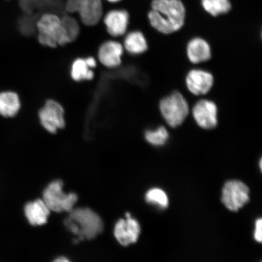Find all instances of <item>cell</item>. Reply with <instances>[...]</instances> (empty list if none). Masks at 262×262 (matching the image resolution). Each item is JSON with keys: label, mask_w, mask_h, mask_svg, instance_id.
Listing matches in <instances>:
<instances>
[{"label": "cell", "mask_w": 262, "mask_h": 262, "mask_svg": "<svg viewBox=\"0 0 262 262\" xmlns=\"http://www.w3.org/2000/svg\"><path fill=\"white\" fill-rule=\"evenodd\" d=\"M104 1L111 3V4H115V3H119L122 1V0H104Z\"/></svg>", "instance_id": "cell-26"}, {"label": "cell", "mask_w": 262, "mask_h": 262, "mask_svg": "<svg viewBox=\"0 0 262 262\" xmlns=\"http://www.w3.org/2000/svg\"><path fill=\"white\" fill-rule=\"evenodd\" d=\"M71 75L74 80L80 81L93 79L94 74L85 58H77L72 65Z\"/></svg>", "instance_id": "cell-18"}, {"label": "cell", "mask_w": 262, "mask_h": 262, "mask_svg": "<svg viewBox=\"0 0 262 262\" xmlns=\"http://www.w3.org/2000/svg\"><path fill=\"white\" fill-rule=\"evenodd\" d=\"M63 183L60 180L49 183L42 194V200L51 211L70 212L78 201V196L74 192H64Z\"/></svg>", "instance_id": "cell-6"}, {"label": "cell", "mask_w": 262, "mask_h": 262, "mask_svg": "<svg viewBox=\"0 0 262 262\" xmlns=\"http://www.w3.org/2000/svg\"><path fill=\"white\" fill-rule=\"evenodd\" d=\"M192 116L196 124L205 129H212L218 123L217 106L214 101L202 99L196 102L192 110Z\"/></svg>", "instance_id": "cell-9"}, {"label": "cell", "mask_w": 262, "mask_h": 262, "mask_svg": "<svg viewBox=\"0 0 262 262\" xmlns=\"http://www.w3.org/2000/svg\"><path fill=\"white\" fill-rule=\"evenodd\" d=\"M145 199L149 204L156 205L161 208H166L169 205L168 195L163 190L160 188L149 189L146 192Z\"/></svg>", "instance_id": "cell-21"}, {"label": "cell", "mask_w": 262, "mask_h": 262, "mask_svg": "<svg viewBox=\"0 0 262 262\" xmlns=\"http://www.w3.org/2000/svg\"><path fill=\"white\" fill-rule=\"evenodd\" d=\"M66 218L65 227L76 236L77 241L91 240L103 230V222L99 215L88 208L73 209Z\"/></svg>", "instance_id": "cell-2"}, {"label": "cell", "mask_w": 262, "mask_h": 262, "mask_svg": "<svg viewBox=\"0 0 262 262\" xmlns=\"http://www.w3.org/2000/svg\"><path fill=\"white\" fill-rule=\"evenodd\" d=\"M129 21V14L125 9H111L103 17L107 32L116 37L125 34Z\"/></svg>", "instance_id": "cell-12"}, {"label": "cell", "mask_w": 262, "mask_h": 262, "mask_svg": "<svg viewBox=\"0 0 262 262\" xmlns=\"http://www.w3.org/2000/svg\"><path fill=\"white\" fill-rule=\"evenodd\" d=\"M186 54L192 63L200 64L211 58V49L205 39L196 37L189 41L186 47Z\"/></svg>", "instance_id": "cell-14"}, {"label": "cell", "mask_w": 262, "mask_h": 262, "mask_svg": "<svg viewBox=\"0 0 262 262\" xmlns=\"http://www.w3.org/2000/svg\"><path fill=\"white\" fill-rule=\"evenodd\" d=\"M51 210L43 200L37 199L25 205V214L29 224L41 226L47 224Z\"/></svg>", "instance_id": "cell-15"}, {"label": "cell", "mask_w": 262, "mask_h": 262, "mask_svg": "<svg viewBox=\"0 0 262 262\" xmlns=\"http://www.w3.org/2000/svg\"><path fill=\"white\" fill-rule=\"evenodd\" d=\"M64 10L68 14H78L82 24L87 26L99 24L104 14L102 0H66Z\"/></svg>", "instance_id": "cell-5"}, {"label": "cell", "mask_w": 262, "mask_h": 262, "mask_svg": "<svg viewBox=\"0 0 262 262\" xmlns=\"http://www.w3.org/2000/svg\"><path fill=\"white\" fill-rule=\"evenodd\" d=\"M148 13L150 25L163 34H171L185 24L186 10L180 0H153Z\"/></svg>", "instance_id": "cell-1"}, {"label": "cell", "mask_w": 262, "mask_h": 262, "mask_svg": "<svg viewBox=\"0 0 262 262\" xmlns=\"http://www.w3.org/2000/svg\"><path fill=\"white\" fill-rule=\"evenodd\" d=\"M261 162H262V160H260V168L261 169V165H261Z\"/></svg>", "instance_id": "cell-27"}, {"label": "cell", "mask_w": 262, "mask_h": 262, "mask_svg": "<svg viewBox=\"0 0 262 262\" xmlns=\"http://www.w3.org/2000/svg\"><path fill=\"white\" fill-rule=\"evenodd\" d=\"M202 6L206 12L213 16L227 14L231 9L229 0H202Z\"/></svg>", "instance_id": "cell-19"}, {"label": "cell", "mask_w": 262, "mask_h": 262, "mask_svg": "<svg viewBox=\"0 0 262 262\" xmlns=\"http://www.w3.org/2000/svg\"><path fill=\"white\" fill-rule=\"evenodd\" d=\"M64 111L57 101L49 100L39 111V118L42 127L51 134L56 133L65 126Z\"/></svg>", "instance_id": "cell-8"}, {"label": "cell", "mask_w": 262, "mask_h": 262, "mask_svg": "<svg viewBox=\"0 0 262 262\" xmlns=\"http://www.w3.org/2000/svg\"><path fill=\"white\" fill-rule=\"evenodd\" d=\"M185 82L190 93L195 96H204L212 89L214 78L209 72L196 69L189 72Z\"/></svg>", "instance_id": "cell-11"}, {"label": "cell", "mask_w": 262, "mask_h": 262, "mask_svg": "<svg viewBox=\"0 0 262 262\" xmlns=\"http://www.w3.org/2000/svg\"><path fill=\"white\" fill-rule=\"evenodd\" d=\"M159 108L163 119L172 127L181 125L189 113L188 101L177 91L164 97L160 101Z\"/></svg>", "instance_id": "cell-4"}, {"label": "cell", "mask_w": 262, "mask_h": 262, "mask_svg": "<svg viewBox=\"0 0 262 262\" xmlns=\"http://www.w3.org/2000/svg\"><path fill=\"white\" fill-rule=\"evenodd\" d=\"M40 44L50 48L63 46L69 42L61 16L52 12H45L36 22Z\"/></svg>", "instance_id": "cell-3"}, {"label": "cell", "mask_w": 262, "mask_h": 262, "mask_svg": "<svg viewBox=\"0 0 262 262\" xmlns=\"http://www.w3.org/2000/svg\"><path fill=\"white\" fill-rule=\"evenodd\" d=\"M62 24L67 33L69 42L76 40L80 33V25L73 14L65 13L61 16Z\"/></svg>", "instance_id": "cell-20"}, {"label": "cell", "mask_w": 262, "mask_h": 262, "mask_svg": "<svg viewBox=\"0 0 262 262\" xmlns=\"http://www.w3.org/2000/svg\"><path fill=\"white\" fill-rule=\"evenodd\" d=\"M262 219L260 218L257 220L255 222V227L254 231V238L255 240L259 243L262 241Z\"/></svg>", "instance_id": "cell-23"}, {"label": "cell", "mask_w": 262, "mask_h": 262, "mask_svg": "<svg viewBox=\"0 0 262 262\" xmlns=\"http://www.w3.org/2000/svg\"><path fill=\"white\" fill-rule=\"evenodd\" d=\"M124 48L131 54L139 55L145 52L148 46L143 33L133 31L129 33L124 39Z\"/></svg>", "instance_id": "cell-17"}, {"label": "cell", "mask_w": 262, "mask_h": 262, "mask_svg": "<svg viewBox=\"0 0 262 262\" xmlns=\"http://www.w3.org/2000/svg\"><path fill=\"white\" fill-rule=\"evenodd\" d=\"M85 60H86L88 64L89 65V67L91 69L95 68L97 67V61L96 60V59H95L94 57H88L86 58H85Z\"/></svg>", "instance_id": "cell-24"}, {"label": "cell", "mask_w": 262, "mask_h": 262, "mask_svg": "<svg viewBox=\"0 0 262 262\" xmlns=\"http://www.w3.org/2000/svg\"><path fill=\"white\" fill-rule=\"evenodd\" d=\"M250 201V189L239 180H230L222 190V201L229 210L237 211Z\"/></svg>", "instance_id": "cell-7"}, {"label": "cell", "mask_w": 262, "mask_h": 262, "mask_svg": "<svg viewBox=\"0 0 262 262\" xmlns=\"http://www.w3.org/2000/svg\"><path fill=\"white\" fill-rule=\"evenodd\" d=\"M55 261H69L70 260L68 259L66 257H60L57 258L56 260H55Z\"/></svg>", "instance_id": "cell-25"}, {"label": "cell", "mask_w": 262, "mask_h": 262, "mask_svg": "<svg viewBox=\"0 0 262 262\" xmlns=\"http://www.w3.org/2000/svg\"><path fill=\"white\" fill-rule=\"evenodd\" d=\"M168 138L169 133L164 126H160L155 130H147L145 133L147 142L155 146L165 145Z\"/></svg>", "instance_id": "cell-22"}, {"label": "cell", "mask_w": 262, "mask_h": 262, "mask_svg": "<svg viewBox=\"0 0 262 262\" xmlns=\"http://www.w3.org/2000/svg\"><path fill=\"white\" fill-rule=\"evenodd\" d=\"M20 100L17 94L8 91L0 93V115L5 117L16 116L20 109Z\"/></svg>", "instance_id": "cell-16"}, {"label": "cell", "mask_w": 262, "mask_h": 262, "mask_svg": "<svg viewBox=\"0 0 262 262\" xmlns=\"http://www.w3.org/2000/svg\"><path fill=\"white\" fill-rule=\"evenodd\" d=\"M123 47L119 42L108 41L101 46L98 51L100 63L110 68L119 67L122 63Z\"/></svg>", "instance_id": "cell-13"}, {"label": "cell", "mask_w": 262, "mask_h": 262, "mask_svg": "<svg viewBox=\"0 0 262 262\" xmlns=\"http://www.w3.org/2000/svg\"><path fill=\"white\" fill-rule=\"evenodd\" d=\"M141 232L138 221L132 217L129 213H126L125 219H120L114 227V235L120 245L126 247L136 243Z\"/></svg>", "instance_id": "cell-10"}]
</instances>
